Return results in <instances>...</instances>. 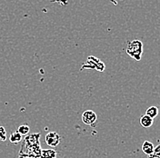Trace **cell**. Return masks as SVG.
<instances>
[{
	"label": "cell",
	"mask_w": 160,
	"mask_h": 158,
	"mask_svg": "<svg viewBox=\"0 0 160 158\" xmlns=\"http://www.w3.org/2000/svg\"><path fill=\"white\" fill-rule=\"evenodd\" d=\"M127 54L136 61H140L143 55V43L138 39L128 42L127 47Z\"/></svg>",
	"instance_id": "obj_1"
},
{
	"label": "cell",
	"mask_w": 160,
	"mask_h": 158,
	"mask_svg": "<svg viewBox=\"0 0 160 158\" xmlns=\"http://www.w3.org/2000/svg\"><path fill=\"white\" fill-rule=\"evenodd\" d=\"M61 139V136L57 132H49L45 137V142L48 146L55 148L59 145Z\"/></svg>",
	"instance_id": "obj_2"
},
{
	"label": "cell",
	"mask_w": 160,
	"mask_h": 158,
	"mask_svg": "<svg viewBox=\"0 0 160 158\" xmlns=\"http://www.w3.org/2000/svg\"><path fill=\"white\" fill-rule=\"evenodd\" d=\"M40 138V133H35V134H31V135H28L25 138V142L23 144L22 146L24 147H32L35 146L40 145L39 143Z\"/></svg>",
	"instance_id": "obj_3"
},
{
	"label": "cell",
	"mask_w": 160,
	"mask_h": 158,
	"mask_svg": "<svg viewBox=\"0 0 160 158\" xmlns=\"http://www.w3.org/2000/svg\"><path fill=\"white\" fill-rule=\"evenodd\" d=\"M97 114L92 110H87L82 115V121L88 126H94L97 122Z\"/></svg>",
	"instance_id": "obj_4"
},
{
	"label": "cell",
	"mask_w": 160,
	"mask_h": 158,
	"mask_svg": "<svg viewBox=\"0 0 160 158\" xmlns=\"http://www.w3.org/2000/svg\"><path fill=\"white\" fill-rule=\"evenodd\" d=\"M99 62L100 60L98 58H96L95 57L90 56L87 60L86 64L82 66L81 69H86V68H88V69H96V67H97V66L98 65Z\"/></svg>",
	"instance_id": "obj_5"
},
{
	"label": "cell",
	"mask_w": 160,
	"mask_h": 158,
	"mask_svg": "<svg viewBox=\"0 0 160 158\" xmlns=\"http://www.w3.org/2000/svg\"><path fill=\"white\" fill-rule=\"evenodd\" d=\"M142 151L144 154H146L147 156H151L154 151H155V146L153 145V143H151L150 141H145L142 145Z\"/></svg>",
	"instance_id": "obj_6"
},
{
	"label": "cell",
	"mask_w": 160,
	"mask_h": 158,
	"mask_svg": "<svg viewBox=\"0 0 160 158\" xmlns=\"http://www.w3.org/2000/svg\"><path fill=\"white\" fill-rule=\"evenodd\" d=\"M153 124H154V119L148 116L147 115L140 117V125L144 128H149L150 126H153Z\"/></svg>",
	"instance_id": "obj_7"
},
{
	"label": "cell",
	"mask_w": 160,
	"mask_h": 158,
	"mask_svg": "<svg viewBox=\"0 0 160 158\" xmlns=\"http://www.w3.org/2000/svg\"><path fill=\"white\" fill-rule=\"evenodd\" d=\"M58 155L57 151L54 149H42L41 158H56Z\"/></svg>",
	"instance_id": "obj_8"
},
{
	"label": "cell",
	"mask_w": 160,
	"mask_h": 158,
	"mask_svg": "<svg viewBox=\"0 0 160 158\" xmlns=\"http://www.w3.org/2000/svg\"><path fill=\"white\" fill-rule=\"evenodd\" d=\"M146 115L148 116L151 117V118L154 119L158 115V108L157 106H150L149 108H148L147 112H146Z\"/></svg>",
	"instance_id": "obj_9"
},
{
	"label": "cell",
	"mask_w": 160,
	"mask_h": 158,
	"mask_svg": "<svg viewBox=\"0 0 160 158\" xmlns=\"http://www.w3.org/2000/svg\"><path fill=\"white\" fill-rule=\"evenodd\" d=\"M22 140V136L20 135L19 133L17 131V132H13L11 135H10L9 141L10 143H13V144H17V143H19Z\"/></svg>",
	"instance_id": "obj_10"
},
{
	"label": "cell",
	"mask_w": 160,
	"mask_h": 158,
	"mask_svg": "<svg viewBox=\"0 0 160 158\" xmlns=\"http://www.w3.org/2000/svg\"><path fill=\"white\" fill-rule=\"evenodd\" d=\"M18 132L22 136H28L30 132V127L28 125H21L18 129Z\"/></svg>",
	"instance_id": "obj_11"
},
{
	"label": "cell",
	"mask_w": 160,
	"mask_h": 158,
	"mask_svg": "<svg viewBox=\"0 0 160 158\" xmlns=\"http://www.w3.org/2000/svg\"><path fill=\"white\" fill-rule=\"evenodd\" d=\"M8 138L7 136V132H6V129L4 128L3 126H0V141L2 142H5Z\"/></svg>",
	"instance_id": "obj_12"
},
{
	"label": "cell",
	"mask_w": 160,
	"mask_h": 158,
	"mask_svg": "<svg viewBox=\"0 0 160 158\" xmlns=\"http://www.w3.org/2000/svg\"><path fill=\"white\" fill-rule=\"evenodd\" d=\"M105 64L104 63H102L101 61H100L99 63H98V65L97 66V67H96V69L98 70V71H100V72H103L104 70H105Z\"/></svg>",
	"instance_id": "obj_13"
},
{
	"label": "cell",
	"mask_w": 160,
	"mask_h": 158,
	"mask_svg": "<svg viewBox=\"0 0 160 158\" xmlns=\"http://www.w3.org/2000/svg\"><path fill=\"white\" fill-rule=\"evenodd\" d=\"M148 158H160V153L159 152L154 151V153H153L151 156H148Z\"/></svg>",
	"instance_id": "obj_14"
},
{
	"label": "cell",
	"mask_w": 160,
	"mask_h": 158,
	"mask_svg": "<svg viewBox=\"0 0 160 158\" xmlns=\"http://www.w3.org/2000/svg\"><path fill=\"white\" fill-rule=\"evenodd\" d=\"M56 158H57V157H56Z\"/></svg>",
	"instance_id": "obj_15"
}]
</instances>
